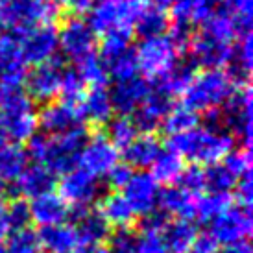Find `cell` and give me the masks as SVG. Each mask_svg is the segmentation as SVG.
Instances as JSON below:
<instances>
[{
  "instance_id": "cell-24",
  "label": "cell",
  "mask_w": 253,
  "mask_h": 253,
  "mask_svg": "<svg viewBox=\"0 0 253 253\" xmlns=\"http://www.w3.org/2000/svg\"><path fill=\"white\" fill-rule=\"evenodd\" d=\"M198 198L200 194H192L189 190L181 189L179 185H169L159 194L157 209L165 212L167 216L194 222L198 211Z\"/></svg>"
},
{
  "instance_id": "cell-11",
  "label": "cell",
  "mask_w": 253,
  "mask_h": 253,
  "mask_svg": "<svg viewBox=\"0 0 253 253\" xmlns=\"http://www.w3.org/2000/svg\"><path fill=\"white\" fill-rule=\"evenodd\" d=\"M174 98H176V94L170 91L161 80H152L148 96L131 117L137 131L139 133H154L157 127H161L167 113L176 106Z\"/></svg>"
},
{
  "instance_id": "cell-52",
  "label": "cell",
  "mask_w": 253,
  "mask_h": 253,
  "mask_svg": "<svg viewBox=\"0 0 253 253\" xmlns=\"http://www.w3.org/2000/svg\"><path fill=\"white\" fill-rule=\"evenodd\" d=\"M220 253H253L250 240H239V242H231L220 248Z\"/></svg>"
},
{
  "instance_id": "cell-30",
  "label": "cell",
  "mask_w": 253,
  "mask_h": 253,
  "mask_svg": "<svg viewBox=\"0 0 253 253\" xmlns=\"http://www.w3.org/2000/svg\"><path fill=\"white\" fill-rule=\"evenodd\" d=\"M159 237L172 253H187L198 237V227L190 220H169L161 229Z\"/></svg>"
},
{
  "instance_id": "cell-5",
  "label": "cell",
  "mask_w": 253,
  "mask_h": 253,
  "mask_svg": "<svg viewBox=\"0 0 253 253\" xmlns=\"http://www.w3.org/2000/svg\"><path fill=\"white\" fill-rule=\"evenodd\" d=\"M0 124L6 129L7 139L19 142H28L37 131L36 104L28 98L26 92L19 89H6L0 102Z\"/></svg>"
},
{
  "instance_id": "cell-9",
  "label": "cell",
  "mask_w": 253,
  "mask_h": 253,
  "mask_svg": "<svg viewBox=\"0 0 253 253\" xmlns=\"http://www.w3.org/2000/svg\"><path fill=\"white\" fill-rule=\"evenodd\" d=\"M220 124L233 139L250 148L252 144V89L250 85H239L235 92L227 98L224 106L218 109Z\"/></svg>"
},
{
  "instance_id": "cell-18",
  "label": "cell",
  "mask_w": 253,
  "mask_h": 253,
  "mask_svg": "<svg viewBox=\"0 0 253 253\" xmlns=\"http://www.w3.org/2000/svg\"><path fill=\"white\" fill-rule=\"evenodd\" d=\"M120 192L126 198L135 216H146L157 209L161 189L150 172L139 170V172L131 174L129 181L124 185V189Z\"/></svg>"
},
{
  "instance_id": "cell-21",
  "label": "cell",
  "mask_w": 253,
  "mask_h": 253,
  "mask_svg": "<svg viewBox=\"0 0 253 253\" xmlns=\"http://www.w3.org/2000/svg\"><path fill=\"white\" fill-rule=\"evenodd\" d=\"M69 218L72 220V229L76 233L80 248L104 244L111 233V227L94 209H71Z\"/></svg>"
},
{
  "instance_id": "cell-62",
  "label": "cell",
  "mask_w": 253,
  "mask_h": 253,
  "mask_svg": "<svg viewBox=\"0 0 253 253\" xmlns=\"http://www.w3.org/2000/svg\"><path fill=\"white\" fill-rule=\"evenodd\" d=\"M0 253H2V252H0Z\"/></svg>"
},
{
  "instance_id": "cell-42",
  "label": "cell",
  "mask_w": 253,
  "mask_h": 253,
  "mask_svg": "<svg viewBox=\"0 0 253 253\" xmlns=\"http://www.w3.org/2000/svg\"><path fill=\"white\" fill-rule=\"evenodd\" d=\"M222 6H225L224 11L235 21L240 36L250 34L253 15V0H224Z\"/></svg>"
},
{
  "instance_id": "cell-56",
  "label": "cell",
  "mask_w": 253,
  "mask_h": 253,
  "mask_svg": "<svg viewBox=\"0 0 253 253\" xmlns=\"http://www.w3.org/2000/svg\"><path fill=\"white\" fill-rule=\"evenodd\" d=\"M7 141H9V139H7V135H6V129H4V126H2V124H0V148L6 146Z\"/></svg>"
},
{
  "instance_id": "cell-12",
  "label": "cell",
  "mask_w": 253,
  "mask_h": 253,
  "mask_svg": "<svg viewBox=\"0 0 253 253\" xmlns=\"http://www.w3.org/2000/svg\"><path fill=\"white\" fill-rule=\"evenodd\" d=\"M57 194L71 209H89L102 198V183L82 169H74L59 177Z\"/></svg>"
},
{
  "instance_id": "cell-57",
  "label": "cell",
  "mask_w": 253,
  "mask_h": 253,
  "mask_svg": "<svg viewBox=\"0 0 253 253\" xmlns=\"http://www.w3.org/2000/svg\"><path fill=\"white\" fill-rule=\"evenodd\" d=\"M4 92H6V89L0 85V102H2V98H4Z\"/></svg>"
},
{
  "instance_id": "cell-36",
  "label": "cell",
  "mask_w": 253,
  "mask_h": 253,
  "mask_svg": "<svg viewBox=\"0 0 253 253\" xmlns=\"http://www.w3.org/2000/svg\"><path fill=\"white\" fill-rule=\"evenodd\" d=\"M198 124H200V115L183 104H177L167 113V117L163 119L161 127L169 137H172V135L185 133L192 127H196Z\"/></svg>"
},
{
  "instance_id": "cell-46",
  "label": "cell",
  "mask_w": 253,
  "mask_h": 253,
  "mask_svg": "<svg viewBox=\"0 0 253 253\" xmlns=\"http://www.w3.org/2000/svg\"><path fill=\"white\" fill-rule=\"evenodd\" d=\"M235 198H237V202L239 205L242 207H252V202H253V177H252V170L246 172L244 176L240 177L237 185H235Z\"/></svg>"
},
{
  "instance_id": "cell-2",
  "label": "cell",
  "mask_w": 253,
  "mask_h": 253,
  "mask_svg": "<svg viewBox=\"0 0 253 253\" xmlns=\"http://www.w3.org/2000/svg\"><path fill=\"white\" fill-rule=\"evenodd\" d=\"M169 148L174 150L183 161L187 159L192 165H214L229 155L235 148V139L222 126L204 124L192 127L179 135H172Z\"/></svg>"
},
{
  "instance_id": "cell-16",
  "label": "cell",
  "mask_w": 253,
  "mask_h": 253,
  "mask_svg": "<svg viewBox=\"0 0 253 253\" xmlns=\"http://www.w3.org/2000/svg\"><path fill=\"white\" fill-rule=\"evenodd\" d=\"M252 212L242 205H229L211 222V235L218 244H231L239 240H248L252 235Z\"/></svg>"
},
{
  "instance_id": "cell-15",
  "label": "cell",
  "mask_w": 253,
  "mask_h": 253,
  "mask_svg": "<svg viewBox=\"0 0 253 253\" xmlns=\"http://www.w3.org/2000/svg\"><path fill=\"white\" fill-rule=\"evenodd\" d=\"M119 159L120 152L113 146L106 135H94V137H89L82 148L78 165L91 176L102 179V177H107V174L119 165Z\"/></svg>"
},
{
  "instance_id": "cell-61",
  "label": "cell",
  "mask_w": 253,
  "mask_h": 253,
  "mask_svg": "<svg viewBox=\"0 0 253 253\" xmlns=\"http://www.w3.org/2000/svg\"><path fill=\"white\" fill-rule=\"evenodd\" d=\"M0 2H2V0H0Z\"/></svg>"
},
{
  "instance_id": "cell-10",
  "label": "cell",
  "mask_w": 253,
  "mask_h": 253,
  "mask_svg": "<svg viewBox=\"0 0 253 253\" xmlns=\"http://www.w3.org/2000/svg\"><path fill=\"white\" fill-rule=\"evenodd\" d=\"M252 170V155L248 148L233 150L225 155L222 161L209 165L204 170L205 174V190L209 192H224L229 194L240 177Z\"/></svg>"
},
{
  "instance_id": "cell-55",
  "label": "cell",
  "mask_w": 253,
  "mask_h": 253,
  "mask_svg": "<svg viewBox=\"0 0 253 253\" xmlns=\"http://www.w3.org/2000/svg\"><path fill=\"white\" fill-rule=\"evenodd\" d=\"M6 192H4V189L0 187V216H2V212H4V209H6Z\"/></svg>"
},
{
  "instance_id": "cell-26",
  "label": "cell",
  "mask_w": 253,
  "mask_h": 253,
  "mask_svg": "<svg viewBox=\"0 0 253 253\" xmlns=\"http://www.w3.org/2000/svg\"><path fill=\"white\" fill-rule=\"evenodd\" d=\"M54 187H56V176L48 169H44L42 165L34 163V165H28L26 169L22 170L19 179L7 190H15V194L34 200V198L41 196V194L52 192Z\"/></svg>"
},
{
  "instance_id": "cell-6",
  "label": "cell",
  "mask_w": 253,
  "mask_h": 253,
  "mask_svg": "<svg viewBox=\"0 0 253 253\" xmlns=\"http://www.w3.org/2000/svg\"><path fill=\"white\" fill-rule=\"evenodd\" d=\"M56 7L44 0H2L0 2V26L22 36L32 28L52 24Z\"/></svg>"
},
{
  "instance_id": "cell-1",
  "label": "cell",
  "mask_w": 253,
  "mask_h": 253,
  "mask_svg": "<svg viewBox=\"0 0 253 253\" xmlns=\"http://www.w3.org/2000/svg\"><path fill=\"white\" fill-rule=\"evenodd\" d=\"M87 139L89 135L82 126L59 135H34L28 141L26 154L37 165L48 169L54 176H63L78 167Z\"/></svg>"
},
{
  "instance_id": "cell-59",
  "label": "cell",
  "mask_w": 253,
  "mask_h": 253,
  "mask_svg": "<svg viewBox=\"0 0 253 253\" xmlns=\"http://www.w3.org/2000/svg\"><path fill=\"white\" fill-rule=\"evenodd\" d=\"M0 34H2V26H0Z\"/></svg>"
},
{
  "instance_id": "cell-31",
  "label": "cell",
  "mask_w": 253,
  "mask_h": 253,
  "mask_svg": "<svg viewBox=\"0 0 253 253\" xmlns=\"http://www.w3.org/2000/svg\"><path fill=\"white\" fill-rule=\"evenodd\" d=\"M26 167L28 154L21 144H6L0 148V187L9 189Z\"/></svg>"
},
{
  "instance_id": "cell-50",
  "label": "cell",
  "mask_w": 253,
  "mask_h": 253,
  "mask_svg": "<svg viewBox=\"0 0 253 253\" xmlns=\"http://www.w3.org/2000/svg\"><path fill=\"white\" fill-rule=\"evenodd\" d=\"M131 174H133V170L129 169V167H126L124 163H119V165L107 174V181H109V185H111L113 189L122 190L124 189V185L129 181Z\"/></svg>"
},
{
  "instance_id": "cell-43",
  "label": "cell",
  "mask_w": 253,
  "mask_h": 253,
  "mask_svg": "<svg viewBox=\"0 0 253 253\" xmlns=\"http://www.w3.org/2000/svg\"><path fill=\"white\" fill-rule=\"evenodd\" d=\"M85 87L84 80L80 78L76 71H69L63 74V80H61V85H59V102H65V104H71V106L80 107V102L85 94Z\"/></svg>"
},
{
  "instance_id": "cell-29",
  "label": "cell",
  "mask_w": 253,
  "mask_h": 253,
  "mask_svg": "<svg viewBox=\"0 0 253 253\" xmlns=\"http://www.w3.org/2000/svg\"><path fill=\"white\" fill-rule=\"evenodd\" d=\"M36 235L39 248L44 253H72L80 248L76 233L69 224L44 225Z\"/></svg>"
},
{
  "instance_id": "cell-7",
  "label": "cell",
  "mask_w": 253,
  "mask_h": 253,
  "mask_svg": "<svg viewBox=\"0 0 253 253\" xmlns=\"http://www.w3.org/2000/svg\"><path fill=\"white\" fill-rule=\"evenodd\" d=\"M98 57L106 67L107 78H113L115 82L131 80L139 72L135 48L131 46V34L111 32L102 36Z\"/></svg>"
},
{
  "instance_id": "cell-20",
  "label": "cell",
  "mask_w": 253,
  "mask_h": 253,
  "mask_svg": "<svg viewBox=\"0 0 253 253\" xmlns=\"http://www.w3.org/2000/svg\"><path fill=\"white\" fill-rule=\"evenodd\" d=\"M26 78L19 39L11 34H0V85L4 89H19Z\"/></svg>"
},
{
  "instance_id": "cell-32",
  "label": "cell",
  "mask_w": 253,
  "mask_h": 253,
  "mask_svg": "<svg viewBox=\"0 0 253 253\" xmlns=\"http://www.w3.org/2000/svg\"><path fill=\"white\" fill-rule=\"evenodd\" d=\"M100 216L106 220L109 227H129V224L135 220V214L131 211L129 204L126 198L122 196V192H109L106 196L98 200V209Z\"/></svg>"
},
{
  "instance_id": "cell-23",
  "label": "cell",
  "mask_w": 253,
  "mask_h": 253,
  "mask_svg": "<svg viewBox=\"0 0 253 253\" xmlns=\"http://www.w3.org/2000/svg\"><path fill=\"white\" fill-rule=\"evenodd\" d=\"M150 87H152V82L141 76H135L126 82H117L115 87L109 89L113 111L124 115V117L133 115L148 96Z\"/></svg>"
},
{
  "instance_id": "cell-51",
  "label": "cell",
  "mask_w": 253,
  "mask_h": 253,
  "mask_svg": "<svg viewBox=\"0 0 253 253\" xmlns=\"http://www.w3.org/2000/svg\"><path fill=\"white\" fill-rule=\"evenodd\" d=\"M61 2V6L67 9V11H71L72 15H82V13H87L91 6L94 4V0H59Z\"/></svg>"
},
{
  "instance_id": "cell-8",
  "label": "cell",
  "mask_w": 253,
  "mask_h": 253,
  "mask_svg": "<svg viewBox=\"0 0 253 253\" xmlns=\"http://www.w3.org/2000/svg\"><path fill=\"white\" fill-rule=\"evenodd\" d=\"M135 56L139 71L144 72L150 80L165 78L179 63V52L167 34L142 39L141 44L135 48Z\"/></svg>"
},
{
  "instance_id": "cell-58",
  "label": "cell",
  "mask_w": 253,
  "mask_h": 253,
  "mask_svg": "<svg viewBox=\"0 0 253 253\" xmlns=\"http://www.w3.org/2000/svg\"><path fill=\"white\" fill-rule=\"evenodd\" d=\"M44 2H52V0H44Z\"/></svg>"
},
{
  "instance_id": "cell-38",
  "label": "cell",
  "mask_w": 253,
  "mask_h": 253,
  "mask_svg": "<svg viewBox=\"0 0 253 253\" xmlns=\"http://www.w3.org/2000/svg\"><path fill=\"white\" fill-rule=\"evenodd\" d=\"M231 205V194H224V192H207L205 196L198 198V211L196 220L204 222V224H211L212 220L225 211Z\"/></svg>"
},
{
  "instance_id": "cell-13",
  "label": "cell",
  "mask_w": 253,
  "mask_h": 253,
  "mask_svg": "<svg viewBox=\"0 0 253 253\" xmlns=\"http://www.w3.org/2000/svg\"><path fill=\"white\" fill-rule=\"evenodd\" d=\"M63 65L57 59H50L46 63L36 65L32 72H26L24 84L26 94L36 104H50L59 94V85L63 80Z\"/></svg>"
},
{
  "instance_id": "cell-14",
  "label": "cell",
  "mask_w": 253,
  "mask_h": 253,
  "mask_svg": "<svg viewBox=\"0 0 253 253\" xmlns=\"http://www.w3.org/2000/svg\"><path fill=\"white\" fill-rule=\"evenodd\" d=\"M94 46H96V34L87 24V21L76 15L67 19L57 32V48L72 61H78L94 52Z\"/></svg>"
},
{
  "instance_id": "cell-35",
  "label": "cell",
  "mask_w": 253,
  "mask_h": 253,
  "mask_svg": "<svg viewBox=\"0 0 253 253\" xmlns=\"http://www.w3.org/2000/svg\"><path fill=\"white\" fill-rule=\"evenodd\" d=\"M169 13L165 11V7L150 4L137 19L135 30L142 39H150V37L165 36V32L169 30Z\"/></svg>"
},
{
  "instance_id": "cell-60",
  "label": "cell",
  "mask_w": 253,
  "mask_h": 253,
  "mask_svg": "<svg viewBox=\"0 0 253 253\" xmlns=\"http://www.w3.org/2000/svg\"><path fill=\"white\" fill-rule=\"evenodd\" d=\"M72 253H80V252H78V250H76V252H72Z\"/></svg>"
},
{
  "instance_id": "cell-40",
  "label": "cell",
  "mask_w": 253,
  "mask_h": 253,
  "mask_svg": "<svg viewBox=\"0 0 253 253\" xmlns=\"http://www.w3.org/2000/svg\"><path fill=\"white\" fill-rule=\"evenodd\" d=\"M2 220H4L7 233H17V231H22V229H28L30 222H32L28 202L22 200V198L13 200L9 205H6Z\"/></svg>"
},
{
  "instance_id": "cell-28",
  "label": "cell",
  "mask_w": 253,
  "mask_h": 253,
  "mask_svg": "<svg viewBox=\"0 0 253 253\" xmlns=\"http://www.w3.org/2000/svg\"><path fill=\"white\" fill-rule=\"evenodd\" d=\"M82 120H87L92 126H106L113 119V104L109 96V89L106 87H91L85 91L80 102Z\"/></svg>"
},
{
  "instance_id": "cell-53",
  "label": "cell",
  "mask_w": 253,
  "mask_h": 253,
  "mask_svg": "<svg viewBox=\"0 0 253 253\" xmlns=\"http://www.w3.org/2000/svg\"><path fill=\"white\" fill-rule=\"evenodd\" d=\"M80 253H107L106 246L104 244H96V246H82L78 248Z\"/></svg>"
},
{
  "instance_id": "cell-44",
  "label": "cell",
  "mask_w": 253,
  "mask_h": 253,
  "mask_svg": "<svg viewBox=\"0 0 253 253\" xmlns=\"http://www.w3.org/2000/svg\"><path fill=\"white\" fill-rule=\"evenodd\" d=\"M2 253H41L37 235L32 233L30 229L11 233L6 246L2 248Z\"/></svg>"
},
{
  "instance_id": "cell-3",
  "label": "cell",
  "mask_w": 253,
  "mask_h": 253,
  "mask_svg": "<svg viewBox=\"0 0 253 253\" xmlns=\"http://www.w3.org/2000/svg\"><path fill=\"white\" fill-rule=\"evenodd\" d=\"M237 87L239 84L224 69H204L190 78L189 85L181 92V104L198 115L218 111Z\"/></svg>"
},
{
  "instance_id": "cell-47",
  "label": "cell",
  "mask_w": 253,
  "mask_h": 253,
  "mask_svg": "<svg viewBox=\"0 0 253 253\" xmlns=\"http://www.w3.org/2000/svg\"><path fill=\"white\" fill-rule=\"evenodd\" d=\"M192 28H190L189 24H183V22H176L169 32V37L170 41L174 42V46L177 48V52L181 54L185 50L189 48V42L192 39Z\"/></svg>"
},
{
  "instance_id": "cell-17",
  "label": "cell",
  "mask_w": 253,
  "mask_h": 253,
  "mask_svg": "<svg viewBox=\"0 0 253 253\" xmlns=\"http://www.w3.org/2000/svg\"><path fill=\"white\" fill-rule=\"evenodd\" d=\"M233 44L220 41L200 30L196 36H192L187 48L190 52V63L204 69H224L231 61Z\"/></svg>"
},
{
  "instance_id": "cell-27",
  "label": "cell",
  "mask_w": 253,
  "mask_h": 253,
  "mask_svg": "<svg viewBox=\"0 0 253 253\" xmlns=\"http://www.w3.org/2000/svg\"><path fill=\"white\" fill-rule=\"evenodd\" d=\"M161 150V142L154 133H139L126 148H122V159L131 170H146L154 165Z\"/></svg>"
},
{
  "instance_id": "cell-34",
  "label": "cell",
  "mask_w": 253,
  "mask_h": 253,
  "mask_svg": "<svg viewBox=\"0 0 253 253\" xmlns=\"http://www.w3.org/2000/svg\"><path fill=\"white\" fill-rule=\"evenodd\" d=\"M152 169V176L159 185H176L179 176H181L183 169H185V161L181 157L170 150V148H163L161 154L157 155V159L154 161Z\"/></svg>"
},
{
  "instance_id": "cell-48",
  "label": "cell",
  "mask_w": 253,
  "mask_h": 253,
  "mask_svg": "<svg viewBox=\"0 0 253 253\" xmlns=\"http://www.w3.org/2000/svg\"><path fill=\"white\" fill-rule=\"evenodd\" d=\"M137 253H172L159 237V233H142L139 237V250Z\"/></svg>"
},
{
  "instance_id": "cell-41",
  "label": "cell",
  "mask_w": 253,
  "mask_h": 253,
  "mask_svg": "<svg viewBox=\"0 0 253 253\" xmlns=\"http://www.w3.org/2000/svg\"><path fill=\"white\" fill-rule=\"evenodd\" d=\"M107 253H137L139 235L131 227H117L107 237Z\"/></svg>"
},
{
  "instance_id": "cell-54",
  "label": "cell",
  "mask_w": 253,
  "mask_h": 253,
  "mask_svg": "<svg viewBox=\"0 0 253 253\" xmlns=\"http://www.w3.org/2000/svg\"><path fill=\"white\" fill-rule=\"evenodd\" d=\"M4 214V212H2ZM7 235V229L6 225H4V220H2V216H0V252H2V248H4V237Z\"/></svg>"
},
{
  "instance_id": "cell-22",
  "label": "cell",
  "mask_w": 253,
  "mask_h": 253,
  "mask_svg": "<svg viewBox=\"0 0 253 253\" xmlns=\"http://www.w3.org/2000/svg\"><path fill=\"white\" fill-rule=\"evenodd\" d=\"M37 126L44 135H59L69 129L82 126V113L80 107L65 104V102H50L37 113Z\"/></svg>"
},
{
  "instance_id": "cell-39",
  "label": "cell",
  "mask_w": 253,
  "mask_h": 253,
  "mask_svg": "<svg viewBox=\"0 0 253 253\" xmlns=\"http://www.w3.org/2000/svg\"><path fill=\"white\" fill-rule=\"evenodd\" d=\"M137 135H139V131H137V127H135L131 117L119 115V117H113V119L107 122V139L111 141V144L117 148V150L126 148Z\"/></svg>"
},
{
  "instance_id": "cell-45",
  "label": "cell",
  "mask_w": 253,
  "mask_h": 253,
  "mask_svg": "<svg viewBox=\"0 0 253 253\" xmlns=\"http://www.w3.org/2000/svg\"><path fill=\"white\" fill-rule=\"evenodd\" d=\"M176 185H179L181 189L189 190V192H192V194H200L202 190H205L204 169H202V167H198V165L185 167Z\"/></svg>"
},
{
  "instance_id": "cell-19",
  "label": "cell",
  "mask_w": 253,
  "mask_h": 253,
  "mask_svg": "<svg viewBox=\"0 0 253 253\" xmlns=\"http://www.w3.org/2000/svg\"><path fill=\"white\" fill-rule=\"evenodd\" d=\"M22 59L26 65H41L54 59L57 48V30L52 24H42L22 34L19 39Z\"/></svg>"
},
{
  "instance_id": "cell-4",
  "label": "cell",
  "mask_w": 253,
  "mask_h": 253,
  "mask_svg": "<svg viewBox=\"0 0 253 253\" xmlns=\"http://www.w3.org/2000/svg\"><path fill=\"white\" fill-rule=\"evenodd\" d=\"M152 4V0H94L87 11V24L94 34L106 36L111 32L131 34L141 13Z\"/></svg>"
},
{
  "instance_id": "cell-25",
  "label": "cell",
  "mask_w": 253,
  "mask_h": 253,
  "mask_svg": "<svg viewBox=\"0 0 253 253\" xmlns=\"http://www.w3.org/2000/svg\"><path fill=\"white\" fill-rule=\"evenodd\" d=\"M28 207L32 222H36L41 227L65 224L69 220V214H71V207L65 204L63 198L59 196L57 192H54V190L30 200Z\"/></svg>"
},
{
  "instance_id": "cell-33",
  "label": "cell",
  "mask_w": 253,
  "mask_h": 253,
  "mask_svg": "<svg viewBox=\"0 0 253 253\" xmlns=\"http://www.w3.org/2000/svg\"><path fill=\"white\" fill-rule=\"evenodd\" d=\"M253 42L252 34H244V36L237 37V42L233 44V56L229 61V74L239 85L248 84V78L252 74L253 67Z\"/></svg>"
},
{
  "instance_id": "cell-49",
  "label": "cell",
  "mask_w": 253,
  "mask_h": 253,
  "mask_svg": "<svg viewBox=\"0 0 253 253\" xmlns=\"http://www.w3.org/2000/svg\"><path fill=\"white\" fill-rule=\"evenodd\" d=\"M187 253H220V244L212 239L211 233H198Z\"/></svg>"
},
{
  "instance_id": "cell-37",
  "label": "cell",
  "mask_w": 253,
  "mask_h": 253,
  "mask_svg": "<svg viewBox=\"0 0 253 253\" xmlns=\"http://www.w3.org/2000/svg\"><path fill=\"white\" fill-rule=\"evenodd\" d=\"M76 65H78L76 72L84 80L85 85H89V87H106L107 80H109L106 67H104L102 59L94 52L87 54L82 59H78Z\"/></svg>"
}]
</instances>
